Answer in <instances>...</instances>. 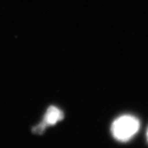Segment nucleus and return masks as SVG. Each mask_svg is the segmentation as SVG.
<instances>
[{
	"mask_svg": "<svg viewBox=\"0 0 148 148\" xmlns=\"http://www.w3.org/2000/svg\"><path fill=\"white\" fill-rule=\"evenodd\" d=\"M147 140H148V130H147Z\"/></svg>",
	"mask_w": 148,
	"mask_h": 148,
	"instance_id": "3",
	"label": "nucleus"
},
{
	"mask_svg": "<svg viewBox=\"0 0 148 148\" xmlns=\"http://www.w3.org/2000/svg\"><path fill=\"white\" fill-rule=\"evenodd\" d=\"M139 121L130 115H124L116 119L112 126V132L116 139L126 142L138 131Z\"/></svg>",
	"mask_w": 148,
	"mask_h": 148,
	"instance_id": "1",
	"label": "nucleus"
},
{
	"mask_svg": "<svg viewBox=\"0 0 148 148\" xmlns=\"http://www.w3.org/2000/svg\"><path fill=\"white\" fill-rule=\"evenodd\" d=\"M63 117L62 111L55 106H50L44 116V123L47 125H54L59 121H61Z\"/></svg>",
	"mask_w": 148,
	"mask_h": 148,
	"instance_id": "2",
	"label": "nucleus"
}]
</instances>
